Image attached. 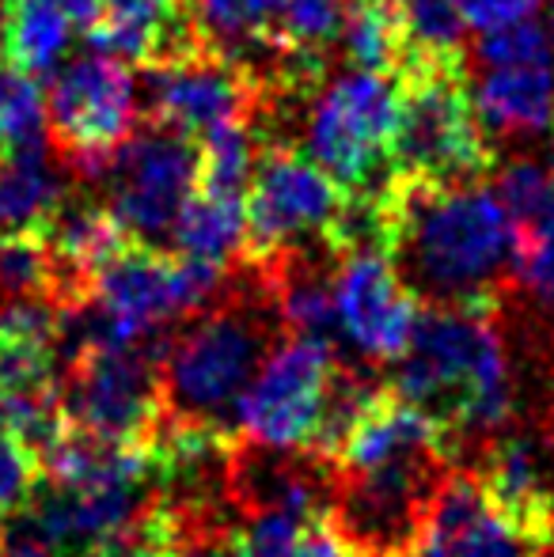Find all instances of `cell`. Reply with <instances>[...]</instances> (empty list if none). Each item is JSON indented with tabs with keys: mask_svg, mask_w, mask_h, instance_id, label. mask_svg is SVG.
<instances>
[{
	"mask_svg": "<svg viewBox=\"0 0 554 557\" xmlns=\"http://www.w3.org/2000/svg\"><path fill=\"white\" fill-rule=\"evenodd\" d=\"M387 258L421 308H494L517 288L509 209L479 183L387 190Z\"/></svg>",
	"mask_w": 554,
	"mask_h": 557,
	"instance_id": "cell-2",
	"label": "cell"
},
{
	"mask_svg": "<svg viewBox=\"0 0 554 557\" xmlns=\"http://www.w3.org/2000/svg\"><path fill=\"white\" fill-rule=\"evenodd\" d=\"M342 201H346V190L304 152H293V148L262 152L244 198L247 262L267 265L285 250L327 239Z\"/></svg>",
	"mask_w": 554,
	"mask_h": 557,
	"instance_id": "cell-10",
	"label": "cell"
},
{
	"mask_svg": "<svg viewBox=\"0 0 554 557\" xmlns=\"http://www.w3.org/2000/svg\"><path fill=\"white\" fill-rule=\"evenodd\" d=\"M255 81L236 61L206 46L148 61L145 73V107L152 122L194 140L221 125L247 122L255 111Z\"/></svg>",
	"mask_w": 554,
	"mask_h": 557,
	"instance_id": "cell-13",
	"label": "cell"
},
{
	"mask_svg": "<svg viewBox=\"0 0 554 557\" xmlns=\"http://www.w3.org/2000/svg\"><path fill=\"white\" fill-rule=\"evenodd\" d=\"M421 304L395 273L384 250H349L334 270L338 342L365 364H395L410 345Z\"/></svg>",
	"mask_w": 554,
	"mask_h": 557,
	"instance_id": "cell-12",
	"label": "cell"
},
{
	"mask_svg": "<svg viewBox=\"0 0 554 557\" xmlns=\"http://www.w3.org/2000/svg\"><path fill=\"white\" fill-rule=\"evenodd\" d=\"M338 349L319 337L285 334L236 406V436L274 451H311L327 410Z\"/></svg>",
	"mask_w": 554,
	"mask_h": 557,
	"instance_id": "cell-9",
	"label": "cell"
},
{
	"mask_svg": "<svg viewBox=\"0 0 554 557\" xmlns=\"http://www.w3.org/2000/svg\"><path fill=\"white\" fill-rule=\"evenodd\" d=\"M471 107L490 137H543L554 133V61L482 65Z\"/></svg>",
	"mask_w": 554,
	"mask_h": 557,
	"instance_id": "cell-15",
	"label": "cell"
},
{
	"mask_svg": "<svg viewBox=\"0 0 554 557\" xmlns=\"http://www.w3.org/2000/svg\"><path fill=\"white\" fill-rule=\"evenodd\" d=\"M171 247H175V255L194 258V262L229 270L247 247L244 198L194 190V198L178 213L175 232H171Z\"/></svg>",
	"mask_w": 554,
	"mask_h": 557,
	"instance_id": "cell-18",
	"label": "cell"
},
{
	"mask_svg": "<svg viewBox=\"0 0 554 557\" xmlns=\"http://www.w3.org/2000/svg\"><path fill=\"white\" fill-rule=\"evenodd\" d=\"M183 12L206 50L236 61L251 81L262 61L278 81L285 65L278 50V23L285 0H183Z\"/></svg>",
	"mask_w": 554,
	"mask_h": 557,
	"instance_id": "cell-16",
	"label": "cell"
},
{
	"mask_svg": "<svg viewBox=\"0 0 554 557\" xmlns=\"http://www.w3.org/2000/svg\"><path fill=\"white\" fill-rule=\"evenodd\" d=\"M338 46L354 69L399 73L403 30L395 15V0H349L338 30Z\"/></svg>",
	"mask_w": 554,
	"mask_h": 557,
	"instance_id": "cell-22",
	"label": "cell"
},
{
	"mask_svg": "<svg viewBox=\"0 0 554 557\" xmlns=\"http://www.w3.org/2000/svg\"><path fill=\"white\" fill-rule=\"evenodd\" d=\"M293 557H365V554L357 550V546L349 543L338 528H334L331 516L319 512V516H311V520L304 523L300 543H296Z\"/></svg>",
	"mask_w": 554,
	"mask_h": 557,
	"instance_id": "cell-29",
	"label": "cell"
},
{
	"mask_svg": "<svg viewBox=\"0 0 554 557\" xmlns=\"http://www.w3.org/2000/svg\"><path fill=\"white\" fill-rule=\"evenodd\" d=\"M50 107L35 73L0 61V156L46 152Z\"/></svg>",
	"mask_w": 554,
	"mask_h": 557,
	"instance_id": "cell-21",
	"label": "cell"
},
{
	"mask_svg": "<svg viewBox=\"0 0 554 557\" xmlns=\"http://www.w3.org/2000/svg\"><path fill=\"white\" fill-rule=\"evenodd\" d=\"M415 557H547L505 512L490 505L475 474H452L441 485Z\"/></svg>",
	"mask_w": 554,
	"mask_h": 557,
	"instance_id": "cell-14",
	"label": "cell"
},
{
	"mask_svg": "<svg viewBox=\"0 0 554 557\" xmlns=\"http://www.w3.org/2000/svg\"><path fill=\"white\" fill-rule=\"evenodd\" d=\"M392 391L441 433L452 459L517 421V368L494 308H421Z\"/></svg>",
	"mask_w": 554,
	"mask_h": 557,
	"instance_id": "cell-3",
	"label": "cell"
},
{
	"mask_svg": "<svg viewBox=\"0 0 554 557\" xmlns=\"http://www.w3.org/2000/svg\"><path fill=\"white\" fill-rule=\"evenodd\" d=\"M395 178L429 186L475 183L490 171L487 133L471 107L459 61H429L399 73V125H395Z\"/></svg>",
	"mask_w": 554,
	"mask_h": 557,
	"instance_id": "cell-6",
	"label": "cell"
},
{
	"mask_svg": "<svg viewBox=\"0 0 554 557\" xmlns=\"http://www.w3.org/2000/svg\"><path fill=\"white\" fill-rule=\"evenodd\" d=\"M540 4H543V0H459L467 27H475L479 35H482V30L505 27V23L532 20Z\"/></svg>",
	"mask_w": 554,
	"mask_h": 557,
	"instance_id": "cell-30",
	"label": "cell"
},
{
	"mask_svg": "<svg viewBox=\"0 0 554 557\" xmlns=\"http://www.w3.org/2000/svg\"><path fill=\"white\" fill-rule=\"evenodd\" d=\"M91 178L103 186V206L122 224L126 239L163 247L201 183V148L186 133L152 122L107 152Z\"/></svg>",
	"mask_w": 554,
	"mask_h": 557,
	"instance_id": "cell-7",
	"label": "cell"
},
{
	"mask_svg": "<svg viewBox=\"0 0 554 557\" xmlns=\"http://www.w3.org/2000/svg\"><path fill=\"white\" fill-rule=\"evenodd\" d=\"M201 183L198 190L221 194V198H247L255 163H259V140L247 122H232L201 137Z\"/></svg>",
	"mask_w": 554,
	"mask_h": 557,
	"instance_id": "cell-23",
	"label": "cell"
},
{
	"mask_svg": "<svg viewBox=\"0 0 554 557\" xmlns=\"http://www.w3.org/2000/svg\"><path fill=\"white\" fill-rule=\"evenodd\" d=\"M12 4L15 0H0V61L8 53V35H12Z\"/></svg>",
	"mask_w": 554,
	"mask_h": 557,
	"instance_id": "cell-34",
	"label": "cell"
},
{
	"mask_svg": "<svg viewBox=\"0 0 554 557\" xmlns=\"http://www.w3.org/2000/svg\"><path fill=\"white\" fill-rule=\"evenodd\" d=\"M168 337L134 345H91L69 360L61 413L73 429L103 441L148 444L168 418L163 352Z\"/></svg>",
	"mask_w": 554,
	"mask_h": 557,
	"instance_id": "cell-8",
	"label": "cell"
},
{
	"mask_svg": "<svg viewBox=\"0 0 554 557\" xmlns=\"http://www.w3.org/2000/svg\"><path fill=\"white\" fill-rule=\"evenodd\" d=\"M475 61L479 65H528V61H554V46L543 23L517 20L505 27L482 30L479 46H475Z\"/></svg>",
	"mask_w": 554,
	"mask_h": 557,
	"instance_id": "cell-26",
	"label": "cell"
},
{
	"mask_svg": "<svg viewBox=\"0 0 554 557\" xmlns=\"http://www.w3.org/2000/svg\"><path fill=\"white\" fill-rule=\"evenodd\" d=\"M50 4H58L61 12L73 23H81V27H96V23L103 20L107 0H50Z\"/></svg>",
	"mask_w": 554,
	"mask_h": 557,
	"instance_id": "cell-32",
	"label": "cell"
},
{
	"mask_svg": "<svg viewBox=\"0 0 554 557\" xmlns=\"http://www.w3.org/2000/svg\"><path fill=\"white\" fill-rule=\"evenodd\" d=\"M76 23L50 0H15L8 53L20 69L35 76H53L73 50Z\"/></svg>",
	"mask_w": 554,
	"mask_h": 557,
	"instance_id": "cell-19",
	"label": "cell"
},
{
	"mask_svg": "<svg viewBox=\"0 0 554 557\" xmlns=\"http://www.w3.org/2000/svg\"><path fill=\"white\" fill-rule=\"evenodd\" d=\"M452 451L392 387H380L331 455L327 516L365 557H415Z\"/></svg>",
	"mask_w": 554,
	"mask_h": 557,
	"instance_id": "cell-1",
	"label": "cell"
},
{
	"mask_svg": "<svg viewBox=\"0 0 554 557\" xmlns=\"http://www.w3.org/2000/svg\"><path fill=\"white\" fill-rule=\"evenodd\" d=\"M0 296L61 308V273L42 235H0Z\"/></svg>",
	"mask_w": 554,
	"mask_h": 557,
	"instance_id": "cell-24",
	"label": "cell"
},
{
	"mask_svg": "<svg viewBox=\"0 0 554 557\" xmlns=\"http://www.w3.org/2000/svg\"><path fill=\"white\" fill-rule=\"evenodd\" d=\"M103 557H183V550H178V543L171 539V531L163 528L160 512H152L137 535H130L126 543L111 546Z\"/></svg>",
	"mask_w": 554,
	"mask_h": 557,
	"instance_id": "cell-31",
	"label": "cell"
},
{
	"mask_svg": "<svg viewBox=\"0 0 554 557\" xmlns=\"http://www.w3.org/2000/svg\"><path fill=\"white\" fill-rule=\"evenodd\" d=\"M517 288L532 296L535 311L554 334V243L517 250Z\"/></svg>",
	"mask_w": 554,
	"mask_h": 557,
	"instance_id": "cell-28",
	"label": "cell"
},
{
	"mask_svg": "<svg viewBox=\"0 0 554 557\" xmlns=\"http://www.w3.org/2000/svg\"><path fill=\"white\" fill-rule=\"evenodd\" d=\"M403 30V65L399 73L429 61H459V42H464V8L459 0H395ZM395 73V76H399Z\"/></svg>",
	"mask_w": 554,
	"mask_h": 557,
	"instance_id": "cell-20",
	"label": "cell"
},
{
	"mask_svg": "<svg viewBox=\"0 0 554 557\" xmlns=\"http://www.w3.org/2000/svg\"><path fill=\"white\" fill-rule=\"evenodd\" d=\"M399 76L346 69L311 96L304 114V156L346 194H384L395 183Z\"/></svg>",
	"mask_w": 554,
	"mask_h": 557,
	"instance_id": "cell-5",
	"label": "cell"
},
{
	"mask_svg": "<svg viewBox=\"0 0 554 557\" xmlns=\"http://www.w3.org/2000/svg\"><path fill=\"white\" fill-rule=\"evenodd\" d=\"M547 35H551V46H554V0H551V12H547Z\"/></svg>",
	"mask_w": 554,
	"mask_h": 557,
	"instance_id": "cell-36",
	"label": "cell"
},
{
	"mask_svg": "<svg viewBox=\"0 0 554 557\" xmlns=\"http://www.w3.org/2000/svg\"><path fill=\"white\" fill-rule=\"evenodd\" d=\"M46 107L61 152L91 178L99 160H107V152H114L134 133L137 76L130 61L91 50L53 73Z\"/></svg>",
	"mask_w": 554,
	"mask_h": 557,
	"instance_id": "cell-11",
	"label": "cell"
},
{
	"mask_svg": "<svg viewBox=\"0 0 554 557\" xmlns=\"http://www.w3.org/2000/svg\"><path fill=\"white\" fill-rule=\"evenodd\" d=\"M4 557H58V554H53L50 546L38 543V539H30V535H23V531H20V535L4 546Z\"/></svg>",
	"mask_w": 554,
	"mask_h": 557,
	"instance_id": "cell-33",
	"label": "cell"
},
{
	"mask_svg": "<svg viewBox=\"0 0 554 557\" xmlns=\"http://www.w3.org/2000/svg\"><path fill=\"white\" fill-rule=\"evenodd\" d=\"M540 425L547 429V433H554V380H551V403H547V418H543Z\"/></svg>",
	"mask_w": 554,
	"mask_h": 557,
	"instance_id": "cell-35",
	"label": "cell"
},
{
	"mask_svg": "<svg viewBox=\"0 0 554 557\" xmlns=\"http://www.w3.org/2000/svg\"><path fill=\"white\" fill-rule=\"evenodd\" d=\"M65 201V178L46 152L0 156V235H38Z\"/></svg>",
	"mask_w": 554,
	"mask_h": 557,
	"instance_id": "cell-17",
	"label": "cell"
},
{
	"mask_svg": "<svg viewBox=\"0 0 554 557\" xmlns=\"http://www.w3.org/2000/svg\"><path fill=\"white\" fill-rule=\"evenodd\" d=\"M42 485V455L0 429V520L23 512Z\"/></svg>",
	"mask_w": 554,
	"mask_h": 557,
	"instance_id": "cell-27",
	"label": "cell"
},
{
	"mask_svg": "<svg viewBox=\"0 0 554 557\" xmlns=\"http://www.w3.org/2000/svg\"><path fill=\"white\" fill-rule=\"evenodd\" d=\"M285 337L267 281L221 293L206 311L186 319L163 352V406L171 421L213 425L236 433V406L247 383Z\"/></svg>",
	"mask_w": 554,
	"mask_h": 557,
	"instance_id": "cell-4",
	"label": "cell"
},
{
	"mask_svg": "<svg viewBox=\"0 0 554 557\" xmlns=\"http://www.w3.org/2000/svg\"><path fill=\"white\" fill-rule=\"evenodd\" d=\"M346 8L349 0H285V12L278 23L281 58L323 61L327 46L338 42Z\"/></svg>",
	"mask_w": 554,
	"mask_h": 557,
	"instance_id": "cell-25",
	"label": "cell"
}]
</instances>
